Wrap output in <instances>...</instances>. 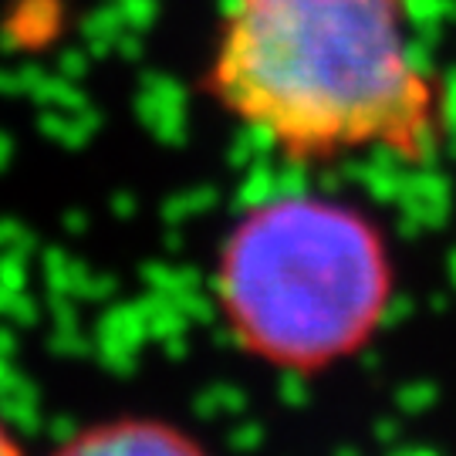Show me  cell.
Segmentation results:
<instances>
[{
    "mask_svg": "<svg viewBox=\"0 0 456 456\" xmlns=\"http://www.w3.org/2000/svg\"><path fill=\"white\" fill-rule=\"evenodd\" d=\"M0 456H20V446L14 443V436L7 433L4 423H0Z\"/></svg>",
    "mask_w": 456,
    "mask_h": 456,
    "instance_id": "cell-4",
    "label": "cell"
},
{
    "mask_svg": "<svg viewBox=\"0 0 456 456\" xmlns=\"http://www.w3.org/2000/svg\"><path fill=\"white\" fill-rule=\"evenodd\" d=\"M54 456H210L180 426L163 419H115L78 433Z\"/></svg>",
    "mask_w": 456,
    "mask_h": 456,
    "instance_id": "cell-3",
    "label": "cell"
},
{
    "mask_svg": "<svg viewBox=\"0 0 456 456\" xmlns=\"http://www.w3.org/2000/svg\"><path fill=\"white\" fill-rule=\"evenodd\" d=\"M395 267L369 213L322 193L247 207L213 267V297L237 348L281 372H325L372 342Z\"/></svg>",
    "mask_w": 456,
    "mask_h": 456,
    "instance_id": "cell-2",
    "label": "cell"
},
{
    "mask_svg": "<svg viewBox=\"0 0 456 456\" xmlns=\"http://www.w3.org/2000/svg\"><path fill=\"white\" fill-rule=\"evenodd\" d=\"M203 85L294 166L369 152L423 166L446 139V85L416 48L412 0H224Z\"/></svg>",
    "mask_w": 456,
    "mask_h": 456,
    "instance_id": "cell-1",
    "label": "cell"
}]
</instances>
